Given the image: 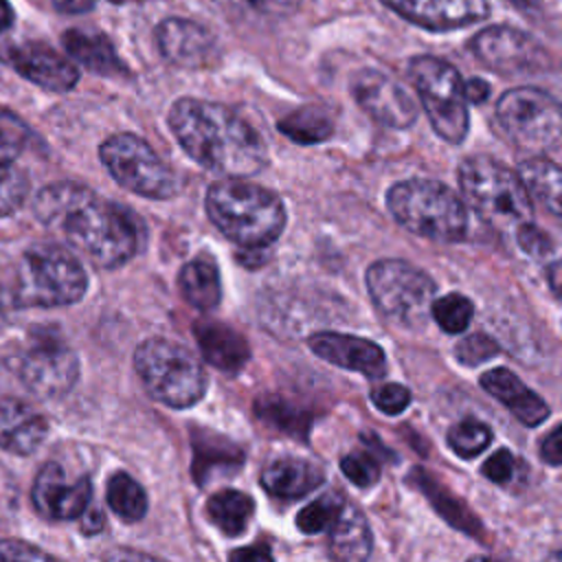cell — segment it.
<instances>
[{"label":"cell","mask_w":562,"mask_h":562,"mask_svg":"<svg viewBox=\"0 0 562 562\" xmlns=\"http://www.w3.org/2000/svg\"><path fill=\"white\" fill-rule=\"evenodd\" d=\"M22 149V138L18 136L15 123H2L0 121V165L13 162V158Z\"/></svg>","instance_id":"f6af8a7d"},{"label":"cell","mask_w":562,"mask_h":562,"mask_svg":"<svg viewBox=\"0 0 562 562\" xmlns=\"http://www.w3.org/2000/svg\"><path fill=\"white\" fill-rule=\"evenodd\" d=\"M351 92L358 105L378 123L395 130H404L417 119V103L404 86L389 75L364 68L353 75Z\"/></svg>","instance_id":"5bb4252c"},{"label":"cell","mask_w":562,"mask_h":562,"mask_svg":"<svg viewBox=\"0 0 562 562\" xmlns=\"http://www.w3.org/2000/svg\"><path fill=\"white\" fill-rule=\"evenodd\" d=\"M393 217L411 233L435 241H461L468 231L463 200L446 184L428 178L395 182L386 193Z\"/></svg>","instance_id":"5b68a950"},{"label":"cell","mask_w":562,"mask_h":562,"mask_svg":"<svg viewBox=\"0 0 562 562\" xmlns=\"http://www.w3.org/2000/svg\"><path fill=\"white\" fill-rule=\"evenodd\" d=\"M13 20H15V15H13L9 0H0V31H7L13 24Z\"/></svg>","instance_id":"f5cc1de1"},{"label":"cell","mask_w":562,"mask_h":562,"mask_svg":"<svg viewBox=\"0 0 562 562\" xmlns=\"http://www.w3.org/2000/svg\"><path fill=\"white\" fill-rule=\"evenodd\" d=\"M430 314L435 318V323L448 331V334H461L468 329L472 314H474V305L468 296L459 294V292H450L441 299L432 301Z\"/></svg>","instance_id":"e575fe53"},{"label":"cell","mask_w":562,"mask_h":562,"mask_svg":"<svg viewBox=\"0 0 562 562\" xmlns=\"http://www.w3.org/2000/svg\"><path fill=\"white\" fill-rule=\"evenodd\" d=\"M160 55L180 68H206L217 59V42L193 20L167 18L156 26Z\"/></svg>","instance_id":"2e32d148"},{"label":"cell","mask_w":562,"mask_h":562,"mask_svg":"<svg viewBox=\"0 0 562 562\" xmlns=\"http://www.w3.org/2000/svg\"><path fill=\"white\" fill-rule=\"evenodd\" d=\"M547 281H549V288L562 299V261L547 266Z\"/></svg>","instance_id":"816d5d0a"},{"label":"cell","mask_w":562,"mask_h":562,"mask_svg":"<svg viewBox=\"0 0 562 562\" xmlns=\"http://www.w3.org/2000/svg\"><path fill=\"white\" fill-rule=\"evenodd\" d=\"M33 505L50 520H70L81 516L92 496V485L86 476L68 481L61 465L44 463L33 483Z\"/></svg>","instance_id":"9a60e30c"},{"label":"cell","mask_w":562,"mask_h":562,"mask_svg":"<svg viewBox=\"0 0 562 562\" xmlns=\"http://www.w3.org/2000/svg\"><path fill=\"white\" fill-rule=\"evenodd\" d=\"M404 20L428 29L450 31L481 22L490 13L487 0H380Z\"/></svg>","instance_id":"e0dca14e"},{"label":"cell","mask_w":562,"mask_h":562,"mask_svg":"<svg viewBox=\"0 0 562 562\" xmlns=\"http://www.w3.org/2000/svg\"><path fill=\"white\" fill-rule=\"evenodd\" d=\"M61 44L66 53L81 64L83 68L97 72V75H123L125 66L119 59L114 46L103 33H90L70 29L61 35Z\"/></svg>","instance_id":"d4e9b609"},{"label":"cell","mask_w":562,"mask_h":562,"mask_svg":"<svg viewBox=\"0 0 562 562\" xmlns=\"http://www.w3.org/2000/svg\"><path fill=\"white\" fill-rule=\"evenodd\" d=\"M233 560H270L272 553L268 551V547H250V549H239L231 553Z\"/></svg>","instance_id":"f907efd6"},{"label":"cell","mask_w":562,"mask_h":562,"mask_svg":"<svg viewBox=\"0 0 562 562\" xmlns=\"http://www.w3.org/2000/svg\"><path fill=\"white\" fill-rule=\"evenodd\" d=\"M323 481V468L301 457H277L261 472V485L266 487V492L283 501L303 498Z\"/></svg>","instance_id":"7402d4cb"},{"label":"cell","mask_w":562,"mask_h":562,"mask_svg":"<svg viewBox=\"0 0 562 562\" xmlns=\"http://www.w3.org/2000/svg\"><path fill=\"white\" fill-rule=\"evenodd\" d=\"M514 7H518L520 11H538V0H509Z\"/></svg>","instance_id":"db71d44e"},{"label":"cell","mask_w":562,"mask_h":562,"mask_svg":"<svg viewBox=\"0 0 562 562\" xmlns=\"http://www.w3.org/2000/svg\"><path fill=\"white\" fill-rule=\"evenodd\" d=\"M496 119L505 136L529 154L555 147L562 136V105L538 88H512L496 103Z\"/></svg>","instance_id":"30bf717a"},{"label":"cell","mask_w":562,"mask_h":562,"mask_svg":"<svg viewBox=\"0 0 562 562\" xmlns=\"http://www.w3.org/2000/svg\"><path fill=\"white\" fill-rule=\"evenodd\" d=\"M103 525H105V520H103L101 509H97V507H86V509L81 512V527H83L86 533H97V531H101Z\"/></svg>","instance_id":"681fc988"},{"label":"cell","mask_w":562,"mask_h":562,"mask_svg":"<svg viewBox=\"0 0 562 562\" xmlns=\"http://www.w3.org/2000/svg\"><path fill=\"white\" fill-rule=\"evenodd\" d=\"M50 555L20 540H0V562L4 560H48Z\"/></svg>","instance_id":"ee69618b"},{"label":"cell","mask_w":562,"mask_h":562,"mask_svg":"<svg viewBox=\"0 0 562 562\" xmlns=\"http://www.w3.org/2000/svg\"><path fill=\"white\" fill-rule=\"evenodd\" d=\"M79 375V362L57 336H35L20 358V378L37 397L66 395Z\"/></svg>","instance_id":"7c38bea8"},{"label":"cell","mask_w":562,"mask_h":562,"mask_svg":"<svg viewBox=\"0 0 562 562\" xmlns=\"http://www.w3.org/2000/svg\"><path fill=\"white\" fill-rule=\"evenodd\" d=\"M540 457L549 465H562V424L542 439Z\"/></svg>","instance_id":"bcb514c9"},{"label":"cell","mask_w":562,"mask_h":562,"mask_svg":"<svg viewBox=\"0 0 562 562\" xmlns=\"http://www.w3.org/2000/svg\"><path fill=\"white\" fill-rule=\"evenodd\" d=\"M46 430V419L33 406L0 397V448L13 454H31L42 446Z\"/></svg>","instance_id":"44dd1931"},{"label":"cell","mask_w":562,"mask_h":562,"mask_svg":"<svg viewBox=\"0 0 562 562\" xmlns=\"http://www.w3.org/2000/svg\"><path fill=\"white\" fill-rule=\"evenodd\" d=\"M463 88H465V99H468L470 103H483V101L490 97V86H487V81H483V79H479V77H472L470 81H465Z\"/></svg>","instance_id":"7dc6e473"},{"label":"cell","mask_w":562,"mask_h":562,"mask_svg":"<svg viewBox=\"0 0 562 562\" xmlns=\"http://www.w3.org/2000/svg\"><path fill=\"white\" fill-rule=\"evenodd\" d=\"M178 281H180L182 296L202 312L213 310L222 299L217 266L206 257H198L184 263Z\"/></svg>","instance_id":"484cf974"},{"label":"cell","mask_w":562,"mask_h":562,"mask_svg":"<svg viewBox=\"0 0 562 562\" xmlns=\"http://www.w3.org/2000/svg\"><path fill=\"white\" fill-rule=\"evenodd\" d=\"M520 468H525L522 461L516 459L509 450L503 448V450H496V452L483 463L481 472H483L485 479H490V481L496 483V485H509V483L518 481V476H522V470H520Z\"/></svg>","instance_id":"ab89813d"},{"label":"cell","mask_w":562,"mask_h":562,"mask_svg":"<svg viewBox=\"0 0 562 562\" xmlns=\"http://www.w3.org/2000/svg\"><path fill=\"white\" fill-rule=\"evenodd\" d=\"M371 402L384 415H400L411 404V391L406 386H402V384L389 382V384L375 386L371 391Z\"/></svg>","instance_id":"b9f144b4"},{"label":"cell","mask_w":562,"mask_h":562,"mask_svg":"<svg viewBox=\"0 0 562 562\" xmlns=\"http://www.w3.org/2000/svg\"><path fill=\"white\" fill-rule=\"evenodd\" d=\"M342 505H345V498L338 492H325L323 496L307 503V507L299 512L296 525L303 533H310V536L321 533L334 525Z\"/></svg>","instance_id":"8d00e7d4"},{"label":"cell","mask_w":562,"mask_h":562,"mask_svg":"<svg viewBox=\"0 0 562 562\" xmlns=\"http://www.w3.org/2000/svg\"><path fill=\"white\" fill-rule=\"evenodd\" d=\"M465 202L496 231H518L531 222L533 206L522 178L490 156H472L459 165Z\"/></svg>","instance_id":"277c9868"},{"label":"cell","mask_w":562,"mask_h":562,"mask_svg":"<svg viewBox=\"0 0 562 562\" xmlns=\"http://www.w3.org/2000/svg\"><path fill=\"white\" fill-rule=\"evenodd\" d=\"M241 461H244L241 450L222 437H198L195 439L193 472H195L198 483H206V479L217 470L231 472V470L239 468Z\"/></svg>","instance_id":"f546056e"},{"label":"cell","mask_w":562,"mask_h":562,"mask_svg":"<svg viewBox=\"0 0 562 562\" xmlns=\"http://www.w3.org/2000/svg\"><path fill=\"white\" fill-rule=\"evenodd\" d=\"M496 353H498V345L487 334H481V331L465 336L454 347L457 360L468 367H476V364L494 358Z\"/></svg>","instance_id":"60d3db41"},{"label":"cell","mask_w":562,"mask_h":562,"mask_svg":"<svg viewBox=\"0 0 562 562\" xmlns=\"http://www.w3.org/2000/svg\"><path fill=\"white\" fill-rule=\"evenodd\" d=\"M518 176L529 193L562 220V167L549 160L531 158L518 167Z\"/></svg>","instance_id":"83f0119b"},{"label":"cell","mask_w":562,"mask_h":562,"mask_svg":"<svg viewBox=\"0 0 562 562\" xmlns=\"http://www.w3.org/2000/svg\"><path fill=\"white\" fill-rule=\"evenodd\" d=\"M408 77L432 130L448 143H461L468 134L470 116L459 70L439 57L419 55L408 64Z\"/></svg>","instance_id":"9c48e42d"},{"label":"cell","mask_w":562,"mask_h":562,"mask_svg":"<svg viewBox=\"0 0 562 562\" xmlns=\"http://www.w3.org/2000/svg\"><path fill=\"white\" fill-rule=\"evenodd\" d=\"M279 132L285 134L290 140L301 143V145H312L321 143L331 136L334 123L329 114L323 108L316 105H305L279 121Z\"/></svg>","instance_id":"f1b7e54d"},{"label":"cell","mask_w":562,"mask_h":562,"mask_svg":"<svg viewBox=\"0 0 562 562\" xmlns=\"http://www.w3.org/2000/svg\"><path fill=\"white\" fill-rule=\"evenodd\" d=\"M492 441V430L474 417H465L448 430V446L463 459L481 454Z\"/></svg>","instance_id":"d590c367"},{"label":"cell","mask_w":562,"mask_h":562,"mask_svg":"<svg viewBox=\"0 0 562 562\" xmlns=\"http://www.w3.org/2000/svg\"><path fill=\"white\" fill-rule=\"evenodd\" d=\"M134 367L149 395L167 406H193L206 391V373L200 360L184 345L169 338L140 342Z\"/></svg>","instance_id":"52a82bcc"},{"label":"cell","mask_w":562,"mask_h":562,"mask_svg":"<svg viewBox=\"0 0 562 562\" xmlns=\"http://www.w3.org/2000/svg\"><path fill=\"white\" fill-rule=\"evenodd\" d=\"M367 290L375 307L400 327H422L435 301V281L402 259H382L367 270Z\"/></svg>","instance_id":"ba28073f"},{"label":"cell","mask_w":562,"mask_h":562,"mask_svg":"<svg viewBox=\"0 0 562 562\" xmlns=\"http://www.w3.org/2000/svg\"><path fill=\"white\" fill-rule=\"evenodd\" d=\"M13 68L35 86L53 92H66L79 81V70L75 61L53 50L46 44L29 42L11 50Z\"/></svg>","instance_id":"d6986e66"},{"label":"cell","mask_w":562,"mask_h":562,"mask_svg":"<svg viewBox=\"0 0 562 562\" xmlns=\"http://www.w3.org/2000/svg\"><path fill=\"white\" fill-rule=\"evenodd\" d=\"M371 529L367 516L353 505L347 503L338 512L334 525L329 527V549L338 560L360 562L371 553Z\"/></svg>","instance_id":"cb8c5ba5"},{"label":"cell","mask_w":562,"mask_h":562,"mask_svg":"<svg viewBox=\"0 0 562 562\" xmlns=\"http://www.w3.org/2000/svg\"><path fill=\"white\" fill-rule=\"evenodd\" d=\"M516 239H518V246L531 255V257H542L551 250V241L549 237L531 222L522 224L518 231H516Z\"/></svg>","instance_id":"7bdbcfd3"},{"label":"cell","mask_w":562,"mask_h":562,"mask_svg":"<svg viewBox=\"0 0 562 562\" xmlns=\"http://www.w3.org/2000/svg\"><path fill=\"white\" fill-rule=\"evenodd\" d=\"M222 13L239 20H279L294 13L301 0H211Z\"/></svg>","instance_id":"d6a6232c"},{"label":"cell","mask_w":562,"mask_h":562,"mask_svg":"<svg viewBox=\"0 0 562 562\" xmlns=\"http://www.w3.org/2000/svg\"><path fill=\"white\" fill-rule=\"evenodd\" d=\"M255 411L263 422H268L277 430H283L290 435L305 437V432L310 428V415H305L301 408H296L294 404H290L277 395L259 397L255 404Z\"/></svg>","instance_id":"1f68e13d"},{"label":"cell","mask_w":562,"mask_h":562,"mask_svg":"<svg viewBox=\"0 0 562 562\" xmlns=\"http://www.w3.org/2000/svg\"><path fill=\"white\" fill-rule=\"evenodd\" d=\"M108 505L125 522H136L147 512L145 490L125 472H116L108 481Z\"/></svg>","instance_id":"4dcf8cb0"},{"label":"cell","mask_w":562,"mask_h":562,"mask_svg":"<svg viewBox=\"0 0 562 562\" xmlns=\"http://www.w3.org/2000/svg\"><path fill=\"white\" fill-rule=\"evenodd\" d=\"M413 474H415V476H411V479H415V483L424 490V494L428 496V501L435 503L437 512L443 514V518H448L454 527H459V529H463V531L476 536L479 522H476V518L468 512V507H463L459 501H454V498H452L446 490H441L430 476H422V470H415Z\"/></svg>","instance_id":"836d02e7"},{"label":"cell","mask_w":562,"mask_h":562,"mask_svg":"<svg viewBox=\"0 0 562 562\" xmlns=\"http://www.w3.org/2000/svg\"><path fill=\"white\" fill-rule=\"evenodd\" d=\"M35 215L64 231L68 241L101 268H116L138 250V226L127 209L99 200L88 187L57 182L35 198Z\"/></svg>","instance_id":"6da1fadb"},{"label":"cell","mask_w":562,"mask_h":562,"mask_svg":"<svg viewBox=\"0 0 562 562\" xmlns=\"http://www.w3.org/2000/svg\"><path fill=\"white\" fill-rule=\"evenodd\" d=\"M88 288L83 266L64 248L37 246L22 255L13 279L15 307L77 303Z\"/></svg>","instance_id":"8992f818"},{"label":"cell","mask_w":562,"mask_h":562,"mask_svg":"<svg viewBox=\"0 0 562 562\" xmlns=\"http://www.w3.org/2000/svg\"><path fill=\"white\" fill-rule=\"evenodd\" d=\"M255 512V503L248 494L239 490H220L206 501L209 520L224 536H239L246 531Z\"/></svg>","instance_id":"4316f807"},{"label":"cell","mask_w":562,"mask_h":562,"mask_svg":"<svg viewBox=\"0 0 562 562\" xmlns=\"http://www.w3.org/2000/svg\"><path fill=\"white\" fill-rule=\"evenodd\" d=\"M470 50L490 70L503 75L536 72L549 64L547 50L531 35L512 26H490L479 31L470 40Z\"/></svg>","instance_id":"4fadbf2b"},{"label":"cell","mask_w":562,"mask_h":562,"mask_svg":"<svg viewBox=\"0 0 562 562\" xmlns=\"http://www.w3.org/2000/svg\"><path fill=\"white\" fill-rule=\"evenodd\" d=\"M193 334L206 362H211L220 371L235 373L250 358L246 338L226 323L202 318L193 325Z\"/></svg>","instance_id":"603a6c76"},{"label":"cell","mask_w":562,"mask_h":562,"mask_svg":"<svg viewBox=\"0 0 562 562\" xmlns=\"http://www.w3.org/2000/svg\"><path fill=\"white\" fill-rule=\"evenodd\" d=\"M53 7L59 13H70V15H79V13H88L97 0H50Z\"/></svg>","instance_id":"c3c4849f"},{"label":"cell","mask_w":562,"mask_h":562,"mask_svg":"<svg viewBox=\"0 0 562 562\" xmlns=\"http://www.w3.org/2000/svg\"><path fill=\"white\" fill-rule=\"evenodd\" d=\"M101 160L110 176L132 193L171 198L178 191L176 171L136 134H114L101 145Z\"/></svg>","instance_id":"8fae6325"},{"label":"cell","mask_w":562,"mask_h":562,"mask_svg":"<svg viewBox=\"0 0 562 562\" xmlns=\"http://www.w3.org/2000/svg\"><path fill=\"white\" fill-rule=\"evenodd\" d=\"M307 345L318 358L349 371H360L371 380L386 373L384 351L367 338L336 331H318L310 336Z\"/></svg>","instance_id":"ac0fdd59"},{"label":"cell","mask_w":562,"mask_h":562,"mask_svg":"<svg viewBox=\"0 0 562 562\" xmlns=\"http://www.w3.org/2000/svg\"><path fill=\"white\" fill-rule=\"evenodd\" d=\"M340 470L358 487H371L380 481V463L373 452L353 450L340 459Z\"/></svg>","instance_id":"f35d334b"},{"label":"cell","mask_w":562,"mask_h":562,"mask_svg":"<svg viewBox=\"0 0 562 562\" xmlns=\"http://www.w3.org/2000/svg\"><path fill=\"white\" fill-rule=\"evenodd\" d=\"M29 195V178L13 162L0 165V215H9L22 206Z\"/></svg>","instance_id":"74e56055"},{"label":"cell","mask_w":562,"mask_h":562,"mask_svg":"<svg viewBox=\"0 0 562 562\" xmlns=\"http://www.w3.org/2000/svg\"><path fill=\"white\" fill-rule=\"evenodd\" d=\"M169 127L180 147L209 171L246 178L268 162L261 136L228 105L182 97L169 110Z\"/></svg>","instance_id":"7a4b0ae2"},{"label":"cell","mask_w":562,"mask_h":562,"mask_svg":"<svg viewBox=\"0 0 562 562\" xmlns=\"http://www.w3.org/2000/svg\"><path fill=\"white\" fill-rule=\"evenodd\" d=\"M481 386L496 397L498 402L505 404V408L518 417L525 426H538L549 417V406L547 402L533 393L518 375H514L505 367L490 369L481 375Z\"/></svg>","instance_id":"ffe728a7"},{"label":"cell","mask_w":562,"mask_h":562,"mask_svg":"<svg viewBox=\"0 0 562 562\" xmlns=\"http://www.w3.org/2000/svg\"><path fill=\"white\" fill-rule=\"evenodd\" d=\"M206 213L222 235L244 248L270 246L285 226L281 198L239 178H226L209 187Z\"/></svg>","instance_id":"3957f363"}]
</instances>
